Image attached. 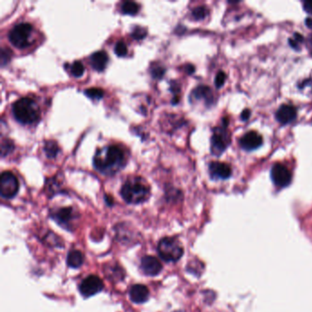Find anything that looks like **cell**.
<instances>
[{"label": "cell", "instance_id": "cell-1", "mask_svg": "<svg viewBox=\"0 0 312 312\" xmlns=\"http://www.w3.org/2000/svg\"><path fill=\"white\" fill-rule=\"evenodd\" d=\"M125 161L123 148L111 145L98 149L94 158V166L102 173L114 174L125 166Z\"/></svg>", "mask_w": 312, "mask_h": 312}, {"label": "cell", "instance_id": "cell-2", "mask_svg": "<svg viewBox=\"0 0 312 312\" xmlns=\"http://www.w3.org/2000/svg\"><path fill=\"white\" fill-rule=\"evenodd\" d=\"M120 193L127 203L139 204L148 199L150 189L141 178L134 177L125 181L121 188Z\"/></svg>", "mask_w": 312, "mask_h": 312}, {"label": "cell", "instance_id": "cell-3", "mask_svg": "<svg viewBox=\"0 0 312 312\" xmlns=\"http://www.w3.org/2000/svg\"><path fill=\"white\" fill-rule=\"evenodd\" d=\"M12 112L15 119L22 125H32L39 122L41 118L39 105L30 97L17 100L12 105Z\"/></svg>", "mask_w": 312, "mask_h": 312}, {"label": "cell", "instance_id": "cell-4", "mask_svg": "<svg viewBox=\"0 0 312 312\" xmlns=\"http://www.w3.org/2000/svg\"><path fill=\"white\" fill-rule=\"evenodd\" d=\"M158 253L164 261L176 262L182 257L183 248L177 239L165 237L158 244Z\"/></svg>", "mask_w": 312, "mask_h": 312}, {"label": "cell", "instance_id": "cell-5", "mask_svg": "<svg viewBox=\"0 0 312 312\" xmlns=\"http://www.w3.org/2000/svg\"><path fill=\"white\" fill-rule=\"evenodd\" d=\"M32 31L33 27L29 23H20L9 31L8 40L15 47L24 49L30 43Z\"/></svg>", "mask_w": 312, "mask_h": 312}, {"label": "cell", "instance_id": "cell-6", "mask_svg": "<svg viewBox=\"0 0 312 312\" xmlns=\"http://www.w3.org/2000/svg\"><path fill=\"white\" fill-rule=\"evenodd\" d=\"M20 190L18 178L11 171H4L0 177V194L5 199L15 197Z\"/></svg>", "mask_w": 312, "mask_h": 312}, {"label": "cell", "instance_id": "cell-7", "mask_svg": "<svg viewBox=\"0 0 312 312\" xmlns=\"http://www.w3.org/2000/svg\"><path fill=\"white\" fill-rule=\"evenodd\" d=\"M271 179L276 186L285 188L290 184L291 172L287 167L281 163H276L271 168Z\"/></svg>", "mask_w": 312, "mask_h": 312}, {"label": "cell", "instance_id": "cell-8", "mask_svg": "<svg viewBox=\"0 0 312 312\" xmlns=\"http://www.w3.org/2000/svg\"><path fill=\"white\" fill-rule=\"evenodd\" d=\"M104 288V283L101 278L97 276H89L84 278L80 285V292L85 298H89L99 292L102 291Z\"/></svg>", "mask_w": 312, "mask_h": 312}, {"label": "cell", "instance_id": "cell-9", "mask_svg": "<svg viewBox=\"0 0 312 312\" xmlns=\"http://www.w3.org/2000/svg\"><path fill=\"white\" fill-rule=\"evenodd\" d=\"M214 100L215 97H214L213 91L206 85L197 86L190 95V101L192 103L202 101L206 106H210L214 104Z\"/></svg>", "mask_w": 312, "mask_h": 312}, {"label": "cell", "instance_id": "cell-10", "mask_svg": "<svg viewBox=\"0 0 312 312\" xmlns=\"http://www.w3.org/2000/svg\"><path fill=\"white\" fill-rule=\"evenodd\" d=\"M141 269L147 276H157L162 270V264L156 257L146 256L141 259Z\"/></svg>", "mask_w": 312, "mask_h": 312}, {"label": "cell", "instance_id": "cell-11", "mask_svg": "<svg viewBox=\"0 0 312 312\" xmlns=\"http://www.w3.org/2000/svg\"><path fill=\"white\" fill-rule=\"evenodd\" d=\"M297 118V109L291 104H283L276 113V118L282 125L291 123Z\"/></svg>", "mask_w": 312, "mask_h": 312}, {"label": "cell", "instance_id": "cell-12", "mask_svg": "<svg viewBox=\"0 0 312 312\" xmlns=\"http://www.w3.org/2000/svg\"><path fill=\"white\" fill-rule=\"evenodd\" d=\"M262 137L256 131H249L240 139V145L245 150H255L262 145Z\"/></svg>", "mask_w": 312, "mask_h": 312}, {"label": "cell", "instance_id": "cell-13", "mask_svg": "<svg viewBox=\"0 0 312 312\" xmlns=\"http://www.w3.org/2000/svg\"><path fill=\"white\" fill-rule=\"evenodd\" d=\"M209 170L213 178L221 179V180L228 179L232 174L231 167L228 164L222 163V162H217V161L212 162L210 164Z\"/></svg>", "mask_w": 312, "mask_h": 312}, {"label": "cell", "instance_id": "cell-14", "mask_svg": "<svg viewBox=\"0 0 312 312\" xmlns=\"http://www.w3.org/2000/svg\"><path fill=\"white\" fill-rule=\"evenodd\" d=\"M129 296L133 302L141 304L148 299L149 290L144 285H134L130 288Z\"/></svg>", "mask_w": 312, "mask_h": 312}, {"label": "cell", "instance_id": "cell-15", "mask_svg": "<svg viewBox=\"0 0 312 312\" xmlns=\"http://www.w3.org/2000/svg\"><path fill=\"white\" fill-rule=\"evenodd\" d=\"M211 150L215 156H220L226 148L228 144V139H226L222 132H215L212 137Z\"/></svg>", "mask_w": 312, "mask_h": 312}, {"label": "cell", "instance_id": "cell-16", "mask_svg": "<svg viewBox=\"0 0 312 312\" xmlns=\"http://www.w3.org/2000/svg\"><path fill=\"white\" fill-rule=\"evenodd\" d=\"M109 62L108 54L104 50H98L90 57L92 67L97 72H103Z\"/></svg>", "mask_w": 312, "mask_h": 312}, {"label": "cell", "instance_id": "cell-17", "mask_svg": "<svg viewBox=\"0 0 312 312\" xmlns=\"http://www.w3.org/2000/svg\"><path fill=\"white\" fill-rule=\"evenodd\" d=\"M73 216V211L71 207H67V208H61L59 209L57 212H55L52 217L55 219L57 222H59L60 224H63V223H68V222L72 220Z\"/></svg>", "mask_w": 312, "mask_h": 312}, {"label": "cell", "instance_id": "cell-18", "mask_svg": "<svg viewBox=\"0 0 312 312\" xmlns=\"http://www.w3.org/2000/svg\"><path fill=\"white\" fill-rule=\"evenodd\" d=\"M84 261V256L81 251L72 250L68 254L67 264L72 268H79Z\"/></svg>", "mask_w": 312, "mask_h": 312}, {"label": "cell", "instance_id": "cell-19", "mask_svg": "<svg viewBox=\"0 0 312 312\" xmlns=\"http://www.w3.org/2000/svg\"><path fill=\"white\" fill-rule=\"evenodd\" d=\"M44 151L49 159H54L60 152V147L53 140H48L44 144Z\"/></svg>", "mask_w": 312, "mask_h": 312}, {"label": "cell", "instance_id": "cell-20", "mask_svg": "<svg viewBox=\"0 0 312 312\" xmlns=\"http://www.w3.org/2000/svg\"><path fill=\"white\" fill-rule=\"evenodd\" d=\"M139 11V4L133 1H125L121 6V12L123 14L136 15Z\"/></svg>", "mask_w": 312, "mask_h": 312}, {"label": "cell", "instance_id": "cell-21", "mask_svg": "<svg viewBox=\"0 0 312 312\" xmlns=\"http://www.w3.org/2000/svg\"><path fill=\"white\" fill-rule=\"evenodd\" d=\"M84 95L91 99L99 100L104 97V91L99 87H91L84 90Z\"/></svg>", "mask_w": 312, "mask_h": 312}, {"label": "cell", "instance_id": "cell-22", "mask_svg": "<svg viewBox=\"0 0 312 312\" xmlns=\"http://www.w3.org/2000/svg\"><path fill=\"white\" fill-rule=\"evenodd\" d=\"M14 144L9 139H3L1 142V156L2 158L6 157L9 153L14 150Z\"/></svg>", "mask_w": 312, "mask_h": 312}, {"label": "cell", "instance_id": "cell-23", "mask_svg": "<svg viewBox=\"0 0 312 312\" xmlns=\"http://www.w3.org/2000/svg\"><path fill=\"white\" fill-rule=\"evenodd\" d=\"M208 15V9L206 7H197L192 12V16L195 21H202Z\"/></svg>", "mask_w": 312, "mask_h": 312}, {"label": "cell", "instance_id": "cell-24", "mask_svg": "<svg viewBox=\"0 0 312 312\" xmlns=\"http://www.w3.org/2000/svg\"><path fill=\"white\" fill-rule=\"evenodd\" d=\"M84 72V66L83 63L79 61H76L72 64L71 66V73L72 74V76L81 77Z\"/></svg>", "mask_w": 312, "mask_h": 312}, {"label": "cell", "instance_id": "cell-25", "mask_svg": "<svg viewBox=\"0 0 312 312\" xmlns=\"http://www.w3.org/2000/svg\"><path fill=\"white\" fill-rule=\"evenodd\" d=\"M11 56L12 52L9 49H7L6 47H3L0 51V64L1 66H5L6 64L10 62L11 60Z\"/></svg>", "mask_w": 312, "mask_h": 312}, {"label": "cell", "instance_id": "cell-26", "mask_svg": "<svg viewBox=\"0 0 312 312\" xmlns=\"http://www.w3.org/2000/svg\"><path fill=\"white\" fill-rule=\"evenodd\" d=\"M147 35V30L146 28H142V27H135L133 28L131 32V37L134 40H143L146 38V36Z\"/></svg>", "mask_w": 312, "mask_h": 312}, {"label": "cell", "instance_id": "cell-27", "mask_svg": "<svg viewBox=\"0 0 312 312\" xmlns=\"http://www.w3.org/2000/svg\"><path fill=\"white\" fill-rule=\"evenodd\" d=\"M165 72H166L165 68L160 66V65H155V66H152L151 69H150L151 75H152L154 79H157V80H160L162 77L164 76Z\"/></svg>", "mask_w": 312, "mask_h": 312}, {"label": "cell", "instance_id": "cell-28", "mask_svg": "<svg viewBox=\"0 0 312 312\" xmlns=\"http://www.w3.org/2000/svg\"><path fill=\"white\" fill-rule=\"evenodd\" d=\"M115 52L118 57H125L127 54V46L125 42L119 41L115 46Z\"/></svg>", "mask_w": 312, "mask_h": 312}, {"label": "cell", "instance_id": "cell-29", "mask_svg": "<svg viewBox=\"0 0 312 312\" xmlns=\"http://www.w3.org/2000/svg\"><path fill=\"white\" fill-rule=\"evenodd\" d=\"M302 42H303V37L299 34V33H295L294 38H292V39H290V40L288 41L290 46H291L292 48H294V49H298L299 44Z\"/></svg>", "mask_w": 312, "mask_h": 312}, {"label": "cell", "instance_id": "cell-30", "mask_svg": "<svg viewBox=\"0 0 312 312\" xmlns=\"http://www.w3.org/2000/svg\"><path fill=\"white\" fill-rule=\"evenodd\" d=\"M225 80H226V74L223 72H219L215 77V86L217 88H221L225 83Z\"/></svg>", "mask_w": 312, "mask_h": 312}, {"label": "cell", "instance_id": "cell-31", "mask_svg": "<svg viewBox=\"0 0 312 312\" xmlns=\"http://www.w3.org/2000/svg\"><path fill=\"white\" fill-rule=\"evenodd\" d=\"M303 7L305 9L306 12L309 14L312 15V0L305 1L303 4Z\"/></svg>", "mask_w": 312, "mask_h": 312}, {"label": "cell", "instance_id": "cell-32", "mask_svg": "<svg viewBox=\"0 0 312 312\" xmlns=\"http://www.w3.org/2000/svg\"><path fill=\"white\" fill-rule=\"evenodd\" d=\"M250 115H251V112H250L248 109H245V110H243V113H242L241 118H242L243 120H247V119L250 118Z\"/></svg>", "mask_w": 312, "mask_h": 312}, {"label": "cell", "instance_id": "cell-33", "mask_svg": "<svg viewBox=\"0 0 312 312\" xmlns=\"http://www.w3.org/2000/svg\"><path fill=\"white\" fill-rule=\"evenodd\" d=\"M308 48H309V50H310V52H311V54L312 55V34L310 35V37H309V39H308Z\"/></svg>", "mask_w": 312, "mask_h": 312}, {"label": "cell", "instance_id": "cell-34", "mask_svg": "<svg viewBox=\"0 0 312 312\" xmlns=\"http://www.w3.org/2000/svg\"><path fill=\"white\" fill-rule=\"evenodd\" d=\"M306 25H307L309 28H312V19L308 18V19L306 20Z\"/></svg>", "mask_w": 312, "mask_h": 312}, {"label": "cell", "instance_id": "cell-35", "mask_svg": "<svg viewBox=\"0 0 312 312\" xmlns=\"http://www.w3.org/2000/svg\"><path fill=\"white\" fill-rule=\"evenodd\" d=\"M194 67L192 65H189L188 66V73L189 74H192L193 72H194Z\"/></svg>", "mask_w": 312, "mask_h": 312}]
</instances>
